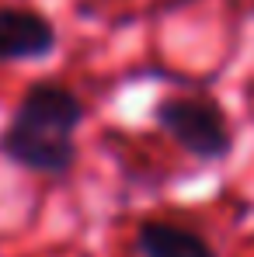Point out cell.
Instances as JSON below:
<instances>
[{"label": "cell", "instance_id": "5", "mask_svg": "<svg viewBox=\"0 0 254 257\" xmlns=\"http://www.w3.org/2000/svg\"><path fill=\"white\" fill-rule=\"evenodd\" d=\"M136 243L143 257H216V250L199 233L171 222H143Z\"/></svg>", "mask_w": 254, "mask_h": 257}, {"label": "cell", "instance_id": "3", "mask_svg": "<svg viewBox=\"0 0 254 257\" xmlns=\"http://www.w3.org/2000/svg\"><path fill=\"white\" fill-rule=\"evenodd\" d=\"M0 146L14 164L39 174H66L73 157H77L70 136H42V132H32V128L18 125V122L4 132Z\"/></svg>", "mask_w": 254, "mask_h": 257}, {"label": "cell", "instance_id": "2", "mask_svg": "<svg viewBox=\"0 0 254 257\" xmlns=\"http://www.w3.org/2000/svg\"><path fill=\"white\" fill-rule=\"evenodd\" d=\"M84 118V104L73 90L56 84H39L32 87L21 104H18V115L14 122L32 132H42V136H70L73 128L80 125Z\"/></svg>", "mask_w": 254, "mask_h": 257}, {"label": "cell", "instance_id": "1", "mask_svg": "<svg viewBox=\"0 0 254 257\" xmlns=\"http://www.w3.org/2000/svg\"><path fill=\"white\" fill-rule=\"evenodd\" d=\"M157 122L174 136V143L202 160H216L230 150V128L223 115L206 101H164L157 108Z\"/></svg>", "mask_w": 254, "mask_h": 257}, {"label": "cell", "instance_id": "4", "mask_svg": "<svg viewBox=\"0 0 254 257\" xmlns=\"http://www.w3.org/2000/svg\"><path fill=\"white\" fill-rule=\"evenodd\" d=\"M56 45V32L35 11H0V59H42Z\"/></svg>", "mask_w": 254, "mask_h": 257}]
</instances>
